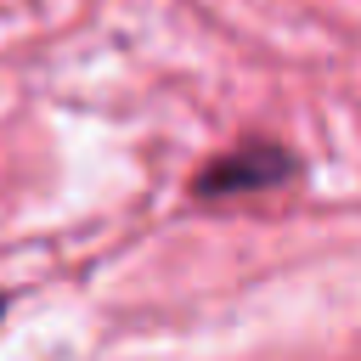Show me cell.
I'll return each mask as SVG.
<instances>
[{"mask_svg":"<svg viewBox=\"0 0 361 361\" xmlns=\"http://www.w3.org/2000/svg\"><path fill=\"white\" fill-rule=\"evenodd\" d=\"M299 169H305V164H299L293 147L254 135V141H237L231 152L209 158V164L192 175V197H243V192H265V186L293 180Z\"/></svg>","mask_w":361,"mask_h":361,"instance_id":"6da1fadb","label":"cell"},{"mask_svg":"<svg viewBox=\"0 0 361 361\" xmlns=\"http://www.w3.org/2000/svg\"><path fill=\"white\" fill-rule=\"evenodd\" d=\"M0 310H6V293H0Z\"/></svg>","mask_w":361,"mask_h":361,"instance_id":"7a4b0ae2","label":"cell"}]
</instances>
